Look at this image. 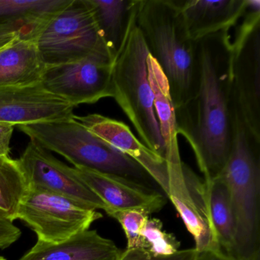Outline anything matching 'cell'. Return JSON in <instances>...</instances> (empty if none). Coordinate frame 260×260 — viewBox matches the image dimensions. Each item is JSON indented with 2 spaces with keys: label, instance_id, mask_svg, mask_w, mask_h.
<instances>
[{
  "label": "cell",
  "instance_id": "1",
  "mask_svg": "<svg viewBox=\"0 0 260 260\" xmlns=\"http://www.w3.org/2000/svg\"><path fill=\"white\" fill-rule=\"evenodd\" d=\"M231 30L198 41L196 94L175 110L178 135L192 149L206 183L220 176L232 146L235 103L230 72Z\"/></svg>",
  "mask_w": 260,
  "mask_h": 260
},
{
  "label": "cell",
  "instance_id": "2",
  "mask_svg": "<svg viewBox=\"0 0 260 260\" xmlns=\"http://www.w3.org/2000/svg\"><path fill=\"white\" fill-rule=\"evenodd\" d=\"M136 23L167 77L175 110L180 109L197 90L198 42L187 35L174 0H138Z\"/></svg>",
  "mask_w": 260,
  "mask_h": 260
},
{
  "label": "cell",
  "instance_id": "3",
  "mask_svg": "<svg viewBox=\"0 0 260 260\" xmlns=\"http://www.w3.org/2000/svg\"><path fill=\"white\" fill-rule=\"evenodd\" d=\"M260 141L253 138L235 106L231 153L220 177L229 191L235 223L234 260L260 255Z\"/></svg>",
  "mask_w": 260,
  "mask_h": 260
},
{
  "label": "cell",
  "instance_id": "4",
  "mask_svg": "<svg viewBox=\"0 0 260 260\" xmlns=\"http://www.w3.org/2000/svg\"><path fill=\"white\" fill-rule=\"evenodd\" d=\"M138 4L124 42L114 59L112 99L127 115L143 144L165 158V144L155 114L147 74V58L150 53L136 23Z\"/></svg>",
  "mask_w": 260,
  "mask_h": 260
},
{
  "label": "cell",
  "instance_id": "5",
  "mask_svg": "<svg viewBox=\"0 0 260 260\" xmlns=\"http://www.w3.org/2000/svg\"><path fill=\"white\" fill-rule=\"evenodd\" d=\"M74 115L69 119L19 125L21 132L74 167L115 175L147 185L152 178L139 164L89 132Z\"/></svg>",
  "mask_w": 260,
  "mask_h": 260
},
{
  "label": "cell",
  "instance_id": "6",
  "mask_svg": "<svg viewBox=\"0 0 260 260\" xmlns=\"http://www.w3.org/2000/svg\"><path fill=\"white\" fill-rule=\"evenodd\" d=\"M231 37L230 72L233 95L245 125L260 141V2L249 0L247 10Z\"/></svg>",
  "mask_w": 260,
  "mask_h": 260
},
{
  "label": "cell",
  "instance_id": "7",
  "mask_svg": "<svg viewBox=\"0 0 260 260\" xmlns=\"http://www.w3.org/2000/svg\"><path fill=\"white\" fill-rule=\"evenodd\" d=\"M36 42L46 66L73 63L94 54L115 57L102 36L87 0H72L47 24Z\"/></svg>",
  "mask_w": 260,
  "mask_h": 260
},
{
  "label": "cell",
  "instance_id": "8",
  "mask_svg": "<svg viewBox=\"0 0 260 260\" xmlns=\"http://www.w3.org/2000/svg\"><path fill=\"white\" fill-rule=\"evenodd\" d=\"M103 217L96 210L46 190L30 187L18 211L17 219L25 222L38 240L57 243L89 230Z\"/></svg>",
  "mask_w": 260,
  "mask_h": 260
},
{
  "label": "cell",
  "instance_id": "9",
  "mask_svg": "<svg viewBox=\"0 0 260 260\" xmlns=\"http://www.w3.org/2000/svg\"><path fill=\"white\" fill-rule=\"evenodd\" d=\"M165 159L168 166L167 194L192 235L196 250L222 252L210 219L203 179L182 162L179 147L167 150Z\"/></svg>",
  "mask_w": 260,
  "mask_h": 260
},
{
  "label": "cell",
  "instance_id": "10",
  "mask_svg": "<svg viewBox=\"0 0 260 260\" xmlns=\"http://www.w3.org/2000/svg\"><path fill=\"white\" fill-rule=\"evenodd\" d=\"M113 62L107 54H94L73 63L46 66L40 83L45 90L74 107L93 104L113 97Z\"/></svg>",
  "mask_w": 260,
  "mask_h": 260
},
{
  "label": "cell",
  "instance_id": "11",
  "mask_svg": "<svg viewBox=\"0 0 260 260\" xmlns=\"http://www.w3.org/2000/svg\"><path fill=\"white\" fill-rule=\"evenodd\" d=\"M18 160L30 187L65 196L90 209L107 210L104 202L79 177L74 168L56 159L36 141H30Z\"/></svg>",
  "mask_w": 260,
  "mask_h": 260
},
{
  "label": "cell",
  "instance_id": "12",
  "mask_svg": "<svg viewBox=\"0 0 260 260\" xmlns=\"http://www.w3.org/2000/svg\"><path fill=\"white\" fill-rule=\"evenodd\" d=\"M74 108L41 83L0 88V123L19 126L69 119L75 115Z\"/></svg>",
  "mask_w": 260,
  "mask_h": 260
},
{
  "label": "cell",
  "instance_id": "13",
  "mask_svg": "<svg viewBox=\"0 0 260 260\" xmlns=\"http://www.w3.org/2000/svg\"><path fill=\"white\" fill-rule=\"evenodd\" d=\"M79 177L106 205L107 214L123 210H140L150 214L167 203L160 193L147 185L121 176L74 167Z\"/></svg>",
  "mask_w": 260,
  "mask_h": 260
},
{
  "label": "cell",
  "instance_id": "14",
  "mask_svg": "<svg viewBox=\"0 0 260 260\" xmlns=\"http://www.w3.org/2000/svg\"><path fill=\"white\" fill-rule=\"evenodd\" d=\"M89 132L136 161L167 194L168 166L165 158L138 141L128 126L100 114L75 116Z\"/></svg>",
  "mask_w": 260,
  "mask_h": 260
},
{
  "label": "cell",
  "instance_id": "15",
  "mask_svg": "<svg viewBox=\"0 0 260 260\" xmlns=\"http://www.w3.org/2000/svg\"><path fill=\"white\" fill-rule=\"evenodd\" d=\"M190 39H201L234 28L249 4V0H174Z\"/></svg>",
  "mask_w": 260,
  "mask_h": 260
},
{
  "label": "cell",
  "instance_id": "16",
  "mask_svg": "<svg viewBox=\"0 0 260 260\" xmlns=\"http://www.w3.org/2000/svg\"><path fill=\"white\" fill-rule=\"evenodd\" d=\"M121 249L95 230H87L60 243L37 240L18 260H115Z\"/></svg>",
  "mask_w": 260,
  "mask_h": 260
},
{
  "label": "cell",
  "instance_id": "17",
  "mask_svg": "<svg viewBox=\"0 0 260 260\" xmlns=\"http://www.w3.org/2000/svg\"><path fill=\"white\" fill-rule=\"evenodd\" d=\"M72 0H0V30H13L34 41Z\"/></svg>",
  "mask_w": 260,
  "mask_h": 260
},
{
  "label": "cell",
  "instance_id": "18",
  "mask_svg": "<svg viewBox=\"0 0 260 260\" xmlns=\"http://www.w3.org/2000/svg\"><path fill=\"white\" fill-rule=\"evenodd\" d=\"M45 68L36 42L16 38L0 50V88L39 84Z\"/></svg>",
  "mask_w": 260,
  "mask_h": 260
},
{
  "label": "cell",
  "instance_id": "19",
  "mask_svg": "<svg viewBox=\"0 0 260 260\" xmlns=\"http://www.w3.org/2000/svg\"><path fill=\"white\" fill-rule=\"evenodd\" d=\"M102 36L114 56L121 48L138 0H87Z\"/></svg>",
  "mask_w": 260,
  "mask_h": 260
},
{
  "label": "cell",
  "instance_id": "20",
  "mask_svg": "<svg viewBox=\"0 0 260 260\" xmlns=\"http://www.w3.org/2000/svg\"><path fill=\"white\" fill-rule=\"evenodd\" d=\"M147 66L148 80L153 93V108L167 153L169 149L179 146L174 105L167 77L150 54L147 56Z\"/></svg>",
  "mask_w": 260,
  "mask_h": 260
},
{
  "label": "cell",
  "instance_id": "21",
  "mask_svg": "<svg viewBox=\"0 0 260 260\" xmlns=\"http://www.w3.org/2000/svg\"><path fill=\"white\" fill-rule=\"evenodd\" d=\"M205 183L210 219L219 246L223 254L233 258L235 223L228 187L220 176Z\"/></svg>",
  "mask_w": 260,
  "mask_h": 260
},
{
  "label": "cell",
  "instance_id": "22",
  "mask_svg": "<svg viewBox=\"0 0 260 260\" xmlns=\"http://www.w3.org/2000/svg\"><path fill=\"white\" fill-rule=\"evenodd\" d=\"M28 188L19 160L0 155V218L17 220L19 206Z\"/></svg>",
  "mask_w": 260,
  "mask_h": 260
},
{
  "label": "cell",
  "instance_id": "23",
  "mask_svg": "<svg viewBox=\"0 0 260 260\" xmlns=\"http://www.w3.org/2000/svg\"><path fill=\"white\" fill-rule=\"evenodd\" d=\"M144 249L152 255H170L179 250L180 242L162 229V223L157 218H150L146 222L141 233Z\"/></svg>",
  "mask_w": 260,
  "mask_h": 260
},
{
  "label": "cell",
  "instance_id": "24",
  "mask_svg": "<svg viewBox=\"0 0 260 260\" xmlns=\"http://www.w3.org/2000/svg\"><path fill=\"white\" fill-rule=\"evenodd\" d=\"M116 219L122 226L127 238V249H144L141 233L149 214L140 210H123L114 211L109 214Z\"/></svg>",
  "mask_w": 260,
  "mask_h": 260
},
{
  "label": "cell",
  "instance_id": "25",
  "mask_svg": "<svg viewBox=\"0 0 260 260\" xmlns=\"http://www.w3.org/2000/svg\"><path fill=\"white\" fill-rule=\"evenodd\" d=\"M199 252L196 248L179 249L170 255H152L144 249H127L121 250L115 260H196Z\"/></svg>",
  "mask_w": 260,
  "mask_h": 260
},
{
  "label": "cell",
  "instance_id": "26",
  "mask_svg": "<svg viewBox=\"0 0 260 260\" xmlns=\"http://www.w3.org/2000/svg\"><path fill=\"white\" fill-rule=\"evenodd\" d=\"M22 231L13 222L0 218V249L10 247L20 238Z\"/></svg>",
  "mask_w": 260,
  "mask_h": 260
},
{
  "label": "cell",
  "instance_id": "27",
  "mask_svg": "<svg viewBox=\"0 0 260 260\" xmlns=\"http://www.w3.org/2000/svg\"><path fill=\"white\" fill-rule=\"evenodd\" d=\"M14 125L0 123V155L10 156V142L13 137Z\"/></svg>",
  "mask_w": 260,
  "mask_h": 260
},
{
  "label": "cell",
  "instance_id": "28",
  "mask_svg": "<svg viewBox=\"0 0 260 260\" xmlns=\"http://www.w3.org/2000/svg\"><path fill=\"white\" fill-rule=\"evenodd\" d=\"M196 260H234V258L228 256L222 252H213V251H206V252H199ZM252 260H260V255Z\"/></svg>",
  "mask_w": 260,
  "mask_h": 260
},
{
  "label": "cell",
  "instance_id": "29",
  "mask_svg": "<svg viewBox=\"0 0 260 260\" xmlns=\"http://www.w3.org/2000/svg\"><path fill=\"white\" fill-rule=\"evenodd\" d=\"M18 37H20L19 33L13 30H0V50Z\"/></svg>",
  "mask_w": 260,
  "mask_h": 260
},
{
  "label": "cell",
  "instance_id": "30",
  "mask_svg": "<svg viewBox=\"0 0 260 260\" xmlns=\"http://www.w3.org/2000/svg\"><path fill=\"white\" fill-rule=\"evenodd\" d=\"M0 260H7V258H4V257L0 256Z\"/></svg>",
  "mask_w": 260,
  "mask_h": 260
}]
</instances>
